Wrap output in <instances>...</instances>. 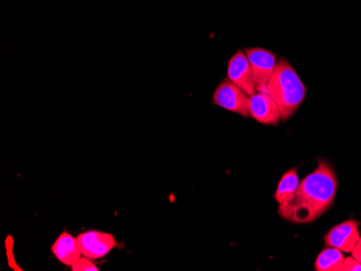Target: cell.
I'll list each match as a JSON object with an SVG mask.
<instances>
[{
    "label": "cell",
    "instance_id": "cell-9",
    "mask_svg": "<svg viewBox=\"0 0 361 271\" xmlns=\"http://www.w3.org/2000/svg\"><path fill=\"white\" fill-rule=\"evenodd\" d=\"M51 250L56 260L66 266L72 267L82 256L79 250L77 238H74L68 232H63L58 237Z\"/></svg>",
    "mask_w": 361,
    "mask_h": 271
},
{
    "label": "cell",
    "instance_id": "cell-4",
    "mask_svg": "<svg viewBox=\"0 0 361 271\" xmlns=\"http://www.w3.org/2000/svg\"><path fill=\"white\" fill-rule=\"evenodd\" d=\"M245 53L250 62L257 92L267 93V84L278 62L276 54L262 48H248Z\"/></svg>",
    "mask_w": 361,
    "mask_h": 271
},
{
    "label": "cell",
    "instance_id": "cell-3",
    "mask_svg": "<svg viewBox=\"0 0 361 271\" xmlns=\"http://www.w3.org/2000/svg\"><path fill=\"white\" fill-rule=\"evenodd\" d=\"M212 102L216 106L236 113L240 116L251 117L249 109L250 95L227 78L216 87L213 93Z\"/></svg>",
    "mask_w": 361,
    "mask_h": 271
},
{
    "label": "cell",
    "instance_id": "cell-10",
    "mask_svg": "<svg viewBox=\"0 0 361 271\" xmlns=\"http://www.w3.org/2000/svg\"><path fill=\"white\" fill-rule=\"evenodd\" d=\"M298 169H299L298 167L292 168L289 171L286 172L281 177V182L278 184L274 198L279 206L287 203L297 193L300 185Z\"/></svg>",
    "mask_w": 361,
    "mask_h": 271
},
{
    "label": "cell",
    "instance_id": "cell-1",
    "mask_svg": "<svg viewBox=\"0 0 361 271\" xmlns=\"http://www.w3.org/2000/svg\"><path fill=\"white\" fill-rule=\"evenodd\" d=\"M338 179L331 163L324 159L300 182L291 200L278 208L283 220L295 224H310L331 209L336 201Z\"/></svg>",
    "mask_w": 361,
    "mask_h": 271
},
{
    "label": "cell",
    "instance_id": "cell-14",
    "mask_svg": "<svg viewBox=\"0 0 361 271\" xmlns=\"http://www.w3.org/2000/svg\"><path fill=\"white\" fill-rule=\"evenodd\" d=\"M353 258H356L359 263H361V236L360 239H359L358 242H357L355 248H353L352 251Z\"/></svg>",
    "mask_w": 361,
    "mask_h": 271
},
{
    "label": "cell",
    "instance_id": "cell-2",
    "mask_svg": "<svg viewBox=\"0 0 361 271\" xmlns=\"http://www.w3.org/2000/svg\"><path fill=\"white\" fill-rule=\"evenodd\" d=\"M267 93L277 103L283 121L289 120L305 100V84L287 58H281L276 64Z\"/></svg>",
    "mask_w": 361,
    "mask_h": 271
},
{
    "label": "cell",
    "instance_id": "cell-12",
    "mask_svg": "<svg viewBox=\"0 0 361 271\" xmlns=\"http://www.w3.org/2000/svg\"><path fill=\"white\" fill-rule=\"evenodd\" d=\"M90 258L86 256H81L72 266L73 271H99V267L91 262Z\"/></svg>",
    "mask_w": 361,
    "mask_h": 271
},
{
    "label": "cell",
    "instance_id": "cell-6",
    "mask_svg": "<svg viewBox=\"0 0 361 271\" xmlns=\"http://www.w3.org/2000/svg\"><path fill=\"white\" fill-rule=\"evenodd\" d=\"M359 225L360 222L355 220L341 222L324 236V244L326 246L338 248L344 253H352L353 248L360 239Z\"/></svg>",
    "mask_w": 361,
    "mask_h": 271
},
{
    "label": "cell",
    "instance_id": "cell-11",
    "mask_svg": "<svg viewBox=\"0 0 361 271\" xmlns=\"http://www.w3.org/2000/svg\"><path fill=\"white\" fill-rule=\"evenodd\" d=\"M344 255L342 251L332 246H326L320 252L315 260V270L317 271H340L344 264Z\"/></svg>",
    "mask_w": 361,
    "mask_h": 271
},
{
    "label": "cell",
    "instance_id": "cell-7",
    "mask_svg": "<svg viewBox=\"0 0 361 271\" xmlns=\"http://www.w3.org/2000/svg\"><path fill=\"white\" fill-rule=\"evenodd\" d=\"M227 79L243 89L250 96L257 92L250 62L245 52L241 50H238L229 60Z\"/></svg>",
    "mask_w": 361,
    "mask_h": 271
},
{
    "label": "cell",
    "instance_id": "cell-5",
    "mask_svg": "<svg viewBox=\"0 0 361 271\" xmlns=\"http://www.w3.org/2000/svg\"><path fill=\"white\" fill-rule=\"evenodd\" d=\"M77 242L81 255L92 260L105 258L111 250L118 246L114 234L99 230L82 232L77 237Z\"/></svg>",
    "mask_w": 361,
    "mask_h": 271
},
{
    "label": "cell",
    "instance_id": "cell-13",
    "mask_svg": "<svg viewBox=\"0 0 361 271\" xmlns=\"http://www.w3.org/2000/svg\"><path fill=\"white\" fill-rule=\"evenodd\" d=\"M342 271H361V263H359L356 258H348L344 260Z\"/></svg>",
    "mask_w": 361,
    "mask_h": 271
},
{
    "label": "cell",
    "instance_id": "cell-8",
    "mask_svg": "<svg viewBox=\"0 0 361 271\" xmlns=\"http://www.w3.org/2000/svg\"><path fill=\"white\" fill-rule=\"evenodd\" d=\"M250 116L262 125H278L281 119V109L271 95L255 92L250 96Z\"/></svg>",
    "mask_w": 361,
    "mask_h": 271
}]
</instances>
